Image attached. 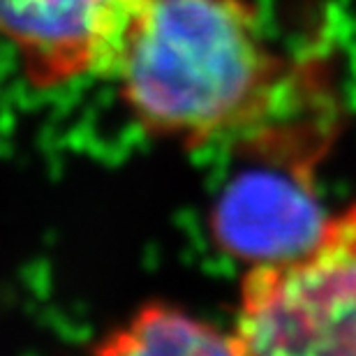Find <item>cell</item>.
Returning a JSON list of instances; mask_svg holds the SVG:
<instances>
[{"mask_svg": "<svg viewBox=\"0 0 356 356\" xmlns=\"http://www.w3.org/2000/svg\"><path fill=\"white\" fill-rule=\"evenodd\" d=\"M111 76L151 137L185 148L264 130L291 83L252 0H151Z\"/></svg>", "mask_w": 356, "mask_h": 356, "instance_id": "obj_1", "label": "cell"}, {"mask_svg": "<svg viewBox=\"0 0 356 356\" xmlns=\"http://www.w3.org/2000/svg\"><path fill=\"white\" fill-rule=\"evenodd\" d=\"M245 354L356 356V206L291 259L250 266L234 326Z\"/></svg>", "mask_w": 356, "mask_h": 356, "instance_id": "obj_2", "label": "cell"}, {"mask_svg": "<svg viewBox=\"0 0 356 356\" xmlns=\"http://www.w3.org/2000/svg\"><path fill=\"white\" fill-rule=\"evenodd\" d=\"M151 0H0V40L35 88L113 74L134 21Z\"/></svg>", "mask_w": 356, "mask_h": 356, "instance_id": "obj_3", "label": "cell"}, {"mask_svg": "<svg viewBox=\"0 0 356 356\" xmlns=\"http://www.w3.org/2000/svg\"><path fill=\"white\" fill-rule=\"evenodd\" d=\"M259 155L270 160L234 176L211 213L218 248L250 266L305 252L326 225L312 188L315 158L298 153Z\"/></svg>", "mask_w": 356, "mask_h": 356, "instance_id": "obj_4", "label": "cell"}, {"mask_svg": "<svg viewBox=\"0 0 356 356\" xmlns=\"http://www.w3.org/2000/svg\"><path fill=\"white\" fill-rule=\"evenodd\" d=\"M99 356L241 354L234 331H222L167 303H146L90 350Z\"/></svg>", "mask_w": 356, "mask_h": 356, "instance_id": "obj_5", "label": "cell"}]
</instances>
